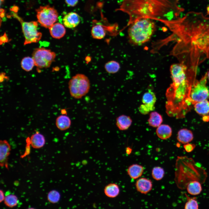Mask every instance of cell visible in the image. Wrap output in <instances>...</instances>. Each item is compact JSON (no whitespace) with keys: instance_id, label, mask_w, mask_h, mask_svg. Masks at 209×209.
Segmentation results:
<instances>
[{"instance_id":"836d02e7","label":"cell","mask_w":209,"mask_h":209,"mask_svg":"<svg viewBox=\"0 0 209 209\" xmlns=\"http://www.w3.org/2000/svg\"><path fill=\"white\" fill-rule=\"evenodd\" d=\"M78 0H65L66 3L69 6L74 7L75 6L78 2Z\"/></svg>"},{"instance_id":"8fae6325","label":"cell","mask_w":209,"mask_h":209,"mask_svg":"<svg viewBox=\"0 0 209 209\" xmlns=\"http://www.w3.org/2000/svg\"><path fill=\"white\" fill-rule=\"evenodd\" d=\"M142 100L143 104L141 105L139 108V111L141 113L147 114L154 110L156 98L153 92L148 90L143 94Z\"/></svg>"},{"instance_id":"d590c367","label":"cell","mask_w":209,"mask_h":209,"mask_svg":"<svg viewBox=\"0 0 209 209\" xmlns=\"http://www.w3.org/2000/svg\"><path fill=\"white\" fill-rule=\"evenodd\" d=\"M2 39H1V43L2 42V43H3L7 42L8 39L5 35L2 36Z\"/></svg>"},{"instance_id":"7a4b0ae2","label":"cell","mask_w":209,"mask_h":209,"mask_svg":"<svg viewBox=\"0 0 209 209\" xmlns=\"http://www.w3.org/2000/svg\"><path fill=\"white\" fill-rule=\"evenodd\" d=\"M179 0H124L116 9L129 17L125 28L142 19L160 22L179 17L183 9L179 5Z\"/></svg>"},{"instance_id":"277c9868","label":"cell","mask_w":209,"mask_h":209,"mask_svg":"<svg viewBox=\"0 0 209 209\" xmlns=\"http://www.w3.org/2000/svg\"><path fill=\"white\" fill-rule=\"evenodd\" d=\"M176 161L175 180L177 186L184 189L191 181H197L201 183L206 178L204 169L197 166L193 160L186 156L179 157Z\"/></svg>"},{"instance_id":"d4e9b609","label":"cell","mask_w":209,"mask_h":209,"mask_svg":"<svg viewBox=\"0 0 209 209\" xmlns=\"http://www.w3.org/2000/svg\"><path fill=\"white\" fill-rule=\"evenodd\" d=\"M105 195L109 198H115L118 195L120 189L118 185L115 183H110L107 185L104 190Z\"/></svg>"},{"instance_id":"8992f818","label":"cell","mask_w":209,"mask_h":209,"mask_svg":"<svg viewBox=\"0 0 209 209\" xmlns=\"http://www.w3.org/2000/svg\"><path fill=\"white\" fill-rule=\"evenodd\" d=\"M68 87L71 96L75 99H80L89 92L90 88V81L84 74H77L70 80Z\"/></svg>"},{"instance_id":"2e32d148","label":"cell","mask_w":209,"mask_h":209,"mask_svg":"<svg viewBox=\"0 0 209 209\" xmlns=\"http://www.w3.org/2000/svg\"><path fill=\"white\" fill-rule=\"evenodd\" d=\"M55 124L57 128L61 131L69 129L71 125V120L69 117L65 115L58 116L56 119Z\"/></svg>"},{"instance_id":"6da1fadb","label":"cell","mask_w":209,"mask_h":209,"mask_svg":"<svg viewBox=\"0 0 209 209\" xmlns=\"http://www.w3.org/2000/svg\"><path fill=\"white\" fill-rule=\"evenodd\" d=\"M163 23L172 32L176 42L174 53L188 68H197L209 59V17L194 11Z\"/></svg>"},{"instance_id":"484cf974","label":"cell","mask_w":209,"mask_h":209,"mask_svg":"<svg viewBox=\"0 0 209 209\" xmlns=\"http://www.w3.org/2000/svg\"><path fill=\"white\" fill-rule=\"evenodd\" d=\"M163 121L161 115L156 111L151 112L148 120L149 125L154 127H158L161 125Z\"/></svg>"},{"instance_id":"8d00e7d4","label":"cell","mask_w":209,"mask_h":209,"mask_svg":"<svg viewBox=\"0 0 209 209\" xmlns=\"http://www.w3.org/2000/svg\"><path fill=\"white\" fill-rule=\"evenodd\" d=\"M61 112L62 113V114H65V113H66V111L65 110L62 109V110L61 111Z\"/></svg>"},{"instance_id":"7402d4cb","label":"cell","mask_w":209,"mask_h":209,"mask_svg":"<svg viewBox=\"0 0 209 209\" xmlns=\"http://www.w3.org/2000/svg\"><path fill=\"white\" fill-rule=\"evenodd\" d=\"M194 110L198 114L205 115L209 113V102L205 100L195 103L194 105Z\"/></svg>"},{"instance_id":"5b68a950","label":"cell","mask_w":209,"mask_h":209,"mask_svg":"<svg viewBox=\"0 0 209 209\" xmlns=\"http://www.w3.org/2000/svg\"><path fill=\"white\" fill-rule=\"evenodd\" d=\"M152 20L142 19L134 21L129 26L128 36L131 43L140 45L150 39L156 28L155 24Z\"/></svg>"},{"instance_id":"cb8c5ba5","label":"cell","mask_w":209,"mask_h":209,"mask_svg":"<svg viewBox=\"0 0 209 209\" xmlns=\"http://www.w3.org/2000/svg\"><path fill=\"white\" fill-rule=\"evenodd\" d=\"M106 33L103 26L98 24L93 26L91 31V34L93 38L97 39H101L103 38L106 35Z\"/></svg>"},{"instance_id":"44dd1931","label":"cell","mask_w":209,"mask_h":209,"mask_svg":"<svg viewBox=\"0 0 209 209\" xmlns=\"http://www.w3.org/2000/svg\"><path fill=\"white\" fill-rule=\"evenodd\" d=\"M144 170V168L142 166L137 164H134L129 167L127 172L131 178L135 179H138L142 175Z\"/></svg>"},{"instance_id":"603a6c76","label":"cell","mask_w":209,"mask_h":209,"mask_svg":"<svg viewBox=\"0 0 209 209\" xmlns=\"http://www.w3.org/2000/svg\"><path fill=\"white\" fill-rule=\"evenodd\" d=\"M201 184L197 181H193L189 183L186 187L188 193L193 195L199 194L202 190Z\"/></svg>"},{"instance_id":"9a60e30c","label":"cell","mask_w":209,"mask_h":209,"mask_svg":"<svg viewBox=\"0 0 209 209\" xmlns=\"http://www.w3.org/2000/svg\"><path fill=\"white\" fill-rule=\"evenodd\" d=\"M49 29L51 35L55 39H60L66 34V30L64 26L60 23H54Z\"/></svg>"},{"instance_id":"4dcf8cb0","label":"cell","mask_w":209,"mask_h":209,"mask_svg":"<svg viewBox=\"0 0 209 209\" xmlns=\"http://www.w3.org/2000/svg\"><path fill=\"white\" fill-rule=\"evenodd\" d=\"M165 172L163 169L160 167H154L152 171V178L157 181L161 180L163 177Z\"/></svg>"},{"instance_id":"d6986e66","label":"cell","mask_w":209,"mask_h":209,"mask_svg":"<svg viewBox=\"0 0 209 209\" xmlns=\"http://www.w3.org/2000/svg\"><path fill=\"white\" fill-rule=\"evenodd\" d=\"M193 138L192 132L187 129H181L178 133L177 140L182 144H185L188 143L192 141Z\"/></svg>"},{"instance_id":"f1b7e54d","label":"cell","mask_w":209,"mask_h":209,"mask_svg":"<svg viewBox=\"0 0 209 209\" xmlns=\"http://www.w3.org/2000/svg\"><path fill=\"white\" fill-rule=\"evenodd\" d=\"M4 202L6 206L12 208L17 205L18 200L15 195L10 194L8 195L5 197Z\"/></svg>"},{"instance_id":"4316f807","label":"cell","mask_w":209,"mask_h":209,"mask_svg":"<svg viewBox=\"0 0 209 209\" xmlns=\"http://www.w3.org/2000/svg\"><path fill=\"white\" fill-rule=\"evenodd\" d=\"M104 68L108 73L114 74L119 71L120 66L118 62L115 60H111L105 64Z\"/></svg>"},{"instance_id":"e0dca14e","label":"cell","mask_w":209,"mask_h":209,"mask_svg":"<svg viewBox=\"0 0 209 209\" xmlns=\"http://www.w3.org/2000/svg\"><path fill=\"white\" fill-rule=\"evenodd\" d=\"M30 141L33 147L35 149H39L43 147L44 145L45 139L43 135L38 132H36L31 136Z\"/></svg>"},{"instance_id":"d6a6232c","label":"cell","mask_w":209,"mask_h":209,"mask_svg":"<svg viewBox=\"0 0 209 209\" xmlns=\"http://www.w3.org/2000/svg\"><path fill=\"white\" fill-rule=\"evenodd\" d=\"M195 145L193 144L187 143L185 144L183 147L187 152H192L195 147Z\"/></svg>"},{"instance_id":"30bf717a","label":"cell","mask_w":209,"mask_h":209,"mask_svg":"<svg viewBox=\"0 0 209 209\" xmlns=\"http://www.w3.org/2000/svg\"><path fill=\"white\" fill-rule=\"evenodd\" d=\"M21 24L25 38L24 45L36 43L40 40L42 34L38 31V25L37 21H22Z\"/></svg>"},{"instance_id":"ac0fdd59","label":"cell","mask_w":209,"mask_h":209,"mask_svg":"<svg viewBox=\"0 0 209 209\" xmlns=\"http://www.w3.org/2000/svg\"><path fill=\"white\" fill-rule=\"evenodd\" d=\"M116 121V125L120 130L127 129L131 125L132 122L131 118L124 115L118 117Z\"/></svg>"},{"instance_id":"52a82bcc","label":"cell","mask_w":209,"mask_h":209,"mask_svg":"<svg viewBox=\"0 0 209 209\" xmlns=\"http://www.w3.org/2000/svg\"><path fill=\"white\" fill-rule=\"evenodd\" d=\"M207 72L199 80L195 79L192 84L190 96L193 105L209 99V89L206 86Z\"/></svg>"},{"instance_id":"f35d334b","label":"cell","mask_w":209,"mask_h":209,"mask_svg":"<svg viewBox=\"0 0 209 209\" xmlns=\"http://www.w3.org/2000/svg\"><path fill=\"white\" fill-rule=\"evenodd\" d=\"M207 10H208L207 12L209 13V7L208 8Z\"/></svg>"},{"instance_id":"7c38bea8","label":"cell","mask_w":209,"mask_h":209,"mask_svg":"<svg viewBox=\"0 0 209 209\" xmlns=\"http://www.w3.org/2000/svg\"><path fill=\"white\" fill-rule=\"evenodd\" d=\"M11 150V146L6 140L0 141V165L1 167L5 166L8 169V157Z\"/></svg>"},{"instance_id":"83f0119b","label":"cell","mask_w":209,"mask_h":209,"mask_svg":"<svg viewBox=\"0 0 209 209\" xmlns=\"http://www.w3.org/2000/svg\"><path fill=\"white\" fill-rule=\"evenodd\" d=\"M34 66H35V63L32 57H26L24 58L21 61V67L26 71H31Z\"/></svg>"},{"instance_id":"f546056e","label":"cell","mask_w":209,"mask_h":209,"mask_svg":"<svg viewBox=\"0 0 209 209\" xmlns=\"http://www.w3.org/2000/svg\"><path fill=\"white\" fill-rule=\"evenodd\" d=\"M187 198V201L185 204V209H198L199 208L198 204L195 197H191L185 194Z\"/></svg>"},{"instance_id":"74e56055","label":"cell","mask_w":209,"mask_h":209,"mask_svg":"<svg viewBox=\"0 0 209 209\" xmlns=\"http://www.w3.org/2000/svg\"><path fill=\"white\" fill-rule=\"evenodd\" d=\"M207 78L209 80V71L207 72Z\"/></svg>"},{"instance_id":"ab89813d","label":"cell","mask_w":209,"mask_h":209,"mask_svg":"<svg viewBox=\"0 0 209 209\" xmlns=\"http://www.w3.org/2000/svg\"><path fill=\"white\" fill-rule=\"evenodd\" d=\"M208 114H209V113H208Z\"/></svg>"},{"instance_id":"ffe728a7","label":"cell","mask_w":209,"mask_h":209,"mask_svg":"<svg viewBox=\"0 0 209 209\" xmlns=\"http://www.w3.org/2000/svg\"><path fill=\"white\" fill-rule=\"evenodd\" d=\"M156 134L158 136L163 140H165L170 138L172 135V129L168 125L162 124L157 127Z\"/></svg>"},{"instance_id":"4fadbf2b","label":"cell","mask_w":209,"mask_h":209,"mask_svg":"<svg viewBox=\"0 0 209 209\" xmlns=\"http://www.w3.org/2000/svg\"><path fill=\"white\" fill-rule=\"evenodd\" d=\"M80 16L77 13L71 12L64 16L63 21L65 27L69 28H72L78 25L80 22Z\"/></svg>"},{"instance_id":"1f68e13d","label":"cell","mask_w":209,"mask_h":209,"mask_svg":"<svg viewBox=\"0 0 209 209\" xmlns=\"http://www.w3.org/2000/svg\"><path fill=\"white\" fill-rule=\"evenodd\" d=\"M60 198V193L56 190H53L50 191L48 194L47 199L51 203H57Z\"/></svg>"},{"instance_id":"3957f363","label":"cell","mask_w":209,"mask_h":209,"mask_svg":"<svg viewBox=\"0 0 209 209\" xmlns=\"http://www.w3.org/2000/svg\"><path fill=\"white\" fill-rule=\"evenodd\" d=\"M196 74L194 72L188 71L186 78L172 80L166 92L167 109L170 116L182 118L190 111L193 105L190 92Z\"/></svg>"},{"instance_id":"5bb4252c","label":"cell","mask_w":209,"mask_h":209,"mask_svg":"<svg viewBox=\"0 0 209 209\" xmlns=\"http://www.w3.org/2000/svg\"><path fill=\"white\" fill-rule=\"evenodd\" d=\"M135 185L138 191L145 194L149 192L152 188V181L149 179L144 178L138 179Z\"/></svg>"},{"instance_id":"ba28073f","label":"cell","mask_w":209,"mask_h":209,"mask_svg":"<svg viewBox=\"0 0 209 209\" xmlns=\"http://www.w3.org/2000/svg\"><path fill=\"white\" fill-rule=\"evenodd\" d=\"M38 22L46 28H49L57 20L58 13L53 7L49 5L41 6L36 10Z\"/></svg>"},{"instance_id":"9c48e42d","label":"cell","mask_w":209,"mask_h":209,"mask_svg":"<svg viewBox=\"0 0 209 209\" xmlns=\"http://www.w3.org/2000/svg\"><path fill=\"white\" fill-rule=\"evenodd\" d=\"M56 56L55 52L44 48L35 49L32 54L35 66L40 69L49 67L55 60Z\"/></svg>"},{"instance_id":"e575fe53","label":"cell","mask_w":209,"mask_h":209,"mask_svg":"<svg viewBox=\"0 0 209 209\" xmlns=\"http://www.w3.org/2000/svg\"><path fill=\"white\" fill-rule=\"evenodd\" d=\"M4 192L3 191L1 190H0V202L1 203L2 201H4L5 198Z\"/></svg>"}]
</instances>
